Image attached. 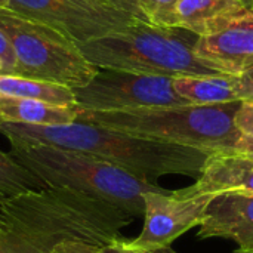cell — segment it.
I'll return each mask as SVG.
<instances>
[{
	"label": "cell",
	"instance_id": "4316f807",
	"mask_svg": "<svg viewBox=\"0 0 253 253\" xmlns=\"http://www.w3.org/2000/svg\"><path fill=\"white\" fill-rule=\"evenodd\" d=\"M0 253H10V252H9V251H7L6 248H3V246L0 245Z\"/></svg>",
	"mask_w": 253,
	"mask_h": 253
},
{
	"label": "cell",
	"instance_id": "44dd1931",
	"mask_svg": "<svg viewBox=\"0 0 253 253\" xmlns=\"http://www.w3.org/2000/svg\"><path fill=\"white\" fill-rule=\"evenodd\" d=\"M0 61L4 67V74L12 76L15 67V55L7 37L3 34L1 30H0Z\"/></svg>",
	"mask_w": 253,
	"mask_h": 253
},
{
	"label": "cell",
	"instance_id": "7c38bea8",
	"mask_svg": "<svg viewBox=\"0 0 253 253\" xmlns=\"http://www.w3.org/2000/svg\"><path fill=\"white\" fill-rule=\"evenodd\" d=\"M187 190L193 194L213 196L253 194V154H212L197 176V182Z\"/></svg>",
	"mask_w": 253,
	"mask_h": 253
},
{
	"label": "cell",
	"instance_id": "8fae6325",
	"mask_svg": "<svg viewBox=\"0 0 253 253\" xmlns=\"http://www.w3.org/2000/svg\"><path fill=\"white\" fill-rule=\"evenodd\" d=\"M197 236L200 239H228L237 245V253H253V194L215 196L199 225Z\"/></svg>",
	"mask_w": 253,
	"mask_h": 253
},
{
	"label": "cell",
	"instance_id": "83f0119b",
	"mask_svg": "<svg viewBox=\"0 0 253 253\" xmlns=\"http://www.w3.org/2000/svg\"><path fill=\"white\" fill-rule=\"evenodd\" d=\"M1 74H4V67H3L1 61H0V76H1Z\"/></svg>",
	"mask_w": 253,
	"mask_h": 253
},
{
	"label": "cell",
	"instance_id": "7402d4cb",
	"mask_svg": "<svg viewBox=\"0 0 253 253\" xmlns=\"http://www.w3.org/2000/svg\"><path fill=\"white\" fill-rule=\"evenodd\" d=\"M101 248L84 243H64L55 248L50 253H98Z\"/></svg>",
	"mask_w": 253,
	"mask_h": 253
},
{
	"label": "cell",
	"instance_id": "6da1fadb",
	"mask_svg": "<svg viewBox=\"0 0 253 253\" xmlns=\"http://www.w3.org/2000/svg\"><path fill=\"white\" fill-rule=\"evenodd\" d=\"M135 218L65 187L25 193L0 208V245L10 253H50L64 243L105 248Z\"/></svg>",
	"mask_w": 253,
	"mask_h": 253
},
{
	"label": "cell",
	"instance_id": "9c48e42d",
	"mask_svg": "<svg viewBox=\"0 0 253 253\" xmlns=\"http://www.w3.org/2000/svg\"><path fill=\"white\" fill-rule=\"evenodd\" d=\"M213 197V194H193L188 190L145 194L142 231L136 239L126 240L127 246L133 249L169 248L179 236L203 222Z\"/></svg>",
	"mask_w": 253,
	"mask_h": 253
},
{
	"label": "cell",
	"instance_id": "ffe728a7",
	"mask_svg": "<svg viewBox=\"0 0 253 253\" xmlns=\"http://www.w3.org/2000/svg\"><path fill=\"white\" fill-rule=\"evenodd\" d=\"M98 253H175L170 246L169 248H160V249H133L130 246H127L126 240H120L116 242L110 246L101 248Z\"/></svg>",
	"mask_w": 253,
	"mask_h": 253
},
{
	"label": "cell",
	"instance_id": "484cf974",
	"mask_svg": "<svg viewBox=\"0 0 253 253\" xmlns=\"http://www.w3.org/2000/svg\"><path fill=\"white\" fill-rule=\"evenodd\" d=\"M90 1H95V3H102V4H113V3H111V0H90ZM113 6H116V4H113Z\"/></svg>",
	"mask_w": 253,
	"mask_h": 253
},
{
	"label": "cell",
	"instance_id": "cb8c5ba5",
	"mask_svg": "<svg viewBox=\"0 0 253 253\" xmlns=\"http://www.w3.org/2000/svg\"><path fill=\"white\" fill-rule=\"evenodd\" d=\"M243 101H253V68L246 74L240 76Z\"/></svg>",
	"mask_w": 253,
	"mask_h": 253
},
{
	"label": "cell",
	"instance_id": "e0dca14e",
	"mask_svg": "<svg viewBox=\"0 0 253 253\" xmlns=\"http://www.w3.org/2000/svg\"><path fill=\"white\" fill-rule=\"evenodd\" d=\"M46 187L47 185L43 181L15 160L10 153L0 150V208L25 193Z\"/></svg>",
	"mask_w": 253,
	"mask_h": 253
},
{
	"label": "cell",
	"instance_id": "277c9868",
	"mask_svg": "<svg viewBox=\"0 0 253 253\" xmlns=\"http://www.w3.org/2000/svg\"><path fill=\"white\" fill-rule=\"evenodd\" d=\"M199 36L179 27L133 24L122 31L77 44L96 68L182 77L222 74L194 53Z\"/></svg>",
	"mask_w": 253,
	"mask_h": 253
},
{
	"label": "cell",
	"instance_id": "5bb4252c",
	"mask_svg": "<svg viewBox=\"0 0 253 253\" xmlns=\"http://www.w3.org/2000/svg\"><path fill=\"white\" fill-rule=\"evenodd\" d=\"M176 93L193 105H221L243 101L240 77L218 76H182L173 79Z\"/></svg>",
	"mask_w": 253,
	"mask_h": 253
},
{
	"label": "cell",
	"instance_id": "52a82bcc",
	"mask_svg": "<svg viewBox=\"0 0 253 253\" xmlns=\"http://www.w3.org/2000/svg\"><path fill=\"white\" fill-rule=\"evenodd\" d=\"M76 105L92 111H129L188 105L173 89V79L98 68L92 80L73 90Z\"/></svg>",
	"mask_w": 253,
	"mask_h": 253
},
{
	"label": "cell",
	"instance_id": "d4e9b609",
	"mask_svg": "<svg viewBox=\"0 0 253 253\" xmlns=\"http://www.w3.org/2000/svg\"><path fill=\"white\" fill-rule=\"evenodd\" d=\"M9 7V0H0V9H7Z\"/></svg>",
	"mask_w": 253,
	"mask_h": 253
},
{
	"label": "cell",
	"instance_id": "8992f818",
	"mask_svg": "<svg viewBox=\"0 0 253 253\" xmlns=\"http://www.w3.org/2000/svg\"><path fill=\"white\" fill-rule=\"evenodd\" d=\"M0 30L15 55L12 76L74 90L87 84L98 71L71 39L10 9H0Z\"/></svg>",
	"mask_w": 253,
	"mask_h": 253
},
{
	"label": "cell",
	"instance_id": "30bf717a",
	"mask_svg": "<svg viewBox=\"0 0 253 253\" xmlns=\"http://www.w3.org/2000/svg\"><path fill=\"white\" fill-rule=\"evenodd\" d=\"M194 53L222 74L243 76L253 68V7L221 30L200 36Z\"/></svg>",
	"mask_w": 253,
	"mask_h": 253
},
{
	"label": "cell",
	"instance_id": "f1b7e54d",
	"mask_svg": "<svg viewBox=\"0 0 253 253\" xmlns=\"http://www.w3.org/2000/svg\"><path fill=\"white\" fill-rule=\"evenodd\" d=\"M248 1H249V4H251V6H253V0H248Z\"/></svg>",
	"mask_w": 253,
	"mask_h": 253
},
{
	"label": "cell",
	"instance_id": "603a6c76",
	"mask_svg": "<svg viewBox=\"0 0 253 253\" xmlns=\"http://www.w3.org/2000/svg\"><path fill=\"white\" fill-rule=\"evenodd\" d=\"M111 3L116 4L117 7L129 12V13H133L135 16L141 18L142 21H145L144 16H142V13H141V10H139V0H111Z\"/></svg>",
	"mask_w": 253,
	"mask_h": 253
},
{
	"label": "cell",
	"instance_id": "ba28073f",
	"mask_svg": "<svg viewBox=\"0 0 253 253\" xmlns=\"http://www.w3.org/2000/svg\"><path fill=\"white\" fill-rule=\"evenodd\" d=\"M7 9L62 33L77 44L145 22L117 6L90 0H9Z\"/></svg>",
	"mask_w": 253,
	"mask_h": 253
},
{
	"label": "cell",
	"instance_id": "9a60e30c",
	"mask_svg": "<svg viewBox=\"0 0 253 253\" xmlns=\"http://www.w3.org/2000/svg\"><path fill=\"white\" fill-rule=\"evenodd\" d=\"M77 105H58L37 99L0 96V125H65L77 120Z\"/></svg>",
	"mask_w": 253,
	"mask_h": 253
},
{
	"label": "cell",
	"instance_id": "d6986e66",
	"mask_svg": "<svg viewBox=\"0 0 253 253\" xmlns=\"http://www.w3.org/2000/svg\"><path fill=\"white\" fill-rule=\"evenodd\" d=\"M234 122L245 139L248 153L253 154V101H242Z\"/></svg>",
	"mask_w": 253,
	"mask_h": 253
},
{
	"label": "cell",
	"instance_id": "5b68a950",
	"mask_svg": "<svg viewBox=\"0 0 253 253\" xmlns=\"http://www.w3.org/2000/svg\"><path fill=\"white\" fill-rule=\"evenodd\" d=\"M10 156L47 187H65L107 202L132 218L144 216V197L166 191L156 181L82 153L52 147L10 148Z\"/></svg>",
	"mask_w": 253,
	"mask_h": 253
},
{
	"label": "cell",
	"instance_id": "3957f363",
	"mask_svg": "<svg viewBox=\"0 0 253 253\" xmlns=\"http://www.w3.org/2000/svg\"><path fill=\"white\" fill-rule=\"evenodd\" d=\"M240 102L221 105H178L129 111L79 108V122L99 125L123 133L187 145L212 154L248 153L236 126ZM249 154V153H248Z\"/></svg>",
	"mask_w": 253,
	"mask_h": 253
},
{
	"label": "cell",
	"instance_id": "2e32d148",
	"mask_svg": "<svg viewBox=\"0 0 253 253\" xmlns=\"http://www.w3.org/2000/svg\"><path fill=\"white\" fill-rule=\"evenodd\" d=\"M0 96L37 99L58 105H76L73 89L18 76H0Z\"/></svg>",
	"mask_w": 253,
	"mask_h": 253
},
{
	"label": "cell",
	"instance_id": "7a4b0ae2",
	"mask_svg": "<svg viewBox=\"0 0 253 253\" xmlns=\"http://www.w3.org/2000/svg\"><path fill=\"white\" fill-rule=\"evenodd\" d=\"M0 133L12 148L52 147L82 153L150 181L163 175L199 176L212 156L199 148L141 138L79 120L46 126L4 123L0 125Z\"/></svg>",
	"mask_w": 253,
	"mask_h": 253
},
{
	"label": "cell",
	"instance_id": "ac0fdd59",
	"mask_svg": "<svg viewBox=\"0 0 253 253\" xmlns=\"http://www.w3.org/2000/svg\"><path fill=\"white\" fill-rule=\"evenodd\" d=\"M181 0H139V10L148 24L175 27V12Z\"/></svg>",
	"mask_w": 253,
	"mask_h": 253
},
{
	"label": "cell",
	"instance_id": "4fadbf2b",
	"mask_svg": "<svg viewBox=\"0 0 253 253\" xmlns=\"http://www.w3.org/2000/svg\"><path fill=\"white\" fill-rule=\"evenodd\" d=\"M252 7L248 0H181L175 12V27L188 30L199 37L208 36Z\"/></svg>",
	"mask_w": 253,
	"mask_h": 253
}]
</instances>
